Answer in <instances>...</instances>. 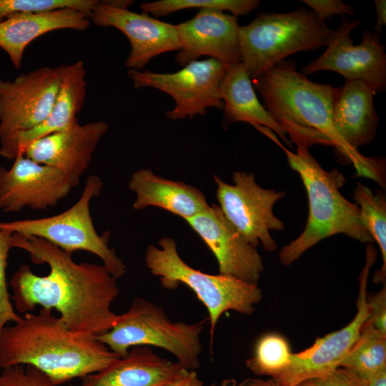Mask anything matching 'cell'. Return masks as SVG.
Returning <instances> with one entry per match:
<instances>
[{"label":"cell","instance_id":"obj_1","mask_svg":"<svg viewBox=\"0 0 386 386\" xmlns=\"http://www.w3.org/2000/svg\"><path fill=\"white\" fill-rule=\"evenodd\" d=\"M14 247L29 253L36 264H47V275L34 274L23 264L14 272L9 285L16 310L28 312L41 305L55 309L71 331L98 336L109 331L118 315L111 308L120 290L104 265L76 263L72 254L41 238L14 233Z\"/></svg>","mask_w":386,"mask_h":386},{"label":"cell","instance_id":"obj_5","mask_svg":"<svg viewBox=\"0 0 386 386\" xmlns=\"http://www.w3.org/2000/svg\"><path fill=\"white\" fill-rule=\"evenodd\" d=\"M159 247L150 244L145 253V264L152 274L159 278L161 285L174 290L181 284L192 290L207 310L211 346L220 317L232 310L245 315L255 311L262 299L256 283L227 274H209L195 269L179 256L177 243L171 238H161Z\"/></svg>","mask_w":386,"mask_h":386},{"label":"cell","instance_id":"obj_2","mask_svg":"<svg viewBox=\"0 0 386 386\" xmlns=\"http://www.w3.org/2000/svg\"><path fill=\"white\" fill-rule=\"evenodd\" d=\"M0 330V367L31 365L56 385L99 372L119 357L96 336L69 330L51 309L26 312Z\"/></svg>","mask_w":386,"mask_h":386},{"label":"cell","instance_id":"obj_4","mask_svg":"<svg viewBox=\"0 0 386 386\" xmlns=\"http://www.w3.org/2000/svg\"><path fill=\"white\" fill-rule=\"evenodd\" d=\"M293 153L277 144L284 150L290 167L297 172L305 187L309 212L302 232L279 252L280 262L288 266L312 246L325 238L344 234L360 242L374 241L363 225L358 206L346 199L340 189L346 179L337 169L325 171L310 154L303 142H295Z\"/></svg>","mask_w":386,"mask_h":386},{"label":"cell","instance_id":"obj_30","mask_svg":"<svg viewBox=\"0 0 386 386\" xmlns=\"http://www.w3.org/2000/svg\"><path fill=\"white\" fill-rule=\"evenodd\" d=\"M14 248V233L4 229L0 230V330L8 322H17L21 316L14 311L9 293L6 268L9 250Z\"/></svg>","mask_w":386,"mask_h":386},{"label":"cell","instance_id":"obj_17","mask_svg":"<svg viewBox=\"0 0 386 386\" xmlns=\"http://www.w3.org/2000/svg\"><path fill=\"white\" fill-rule=\"evenodd\" d=\"M215 257L219 273L257 284L264 270L255 247L227 219L218 205L185 220Z\"/></svg>","mask_w":386,"mask_h":386},{"label":"cell","instance_id":"obj_21","mask_svg":"<svg viewBox=\"0 0 386 386\" xmlns=\"http://www.w3.org/2000/svg\"><path fill=\"white\" fill-rule=\"evenodd\" d=\"M375 94L368 83L359 79H345L342 86L334 87L333 124L344 142L353 150L370 143L375 137L378 124Z\"/></svg>","mask_w":386,"mask_h":386},{"label":"cell","instance_id":"obj_20","mask_svg":"<svg viewBox=\"0 0 386 386\" xmlns=\"http://www.w3.org/2000/svg\"><path fill=\"white\" fill-rule=\"evenodd\" d=\"M86 69L82 61L66 65L58 93L46 118L34 128L0 143V156L14 159L31 142L60 131L78 119L86 96Z\"/></svg>","mask_w":386,"mask_h":386},{"label":"cell","instance_id":"obj_16","mask_svg":"<svg viewBox=\"0 0 386 386\" xmlns=\"http://www.w3.org/2000/svg\"><path fill=\"white\" fill-rule=\"evenodd\" d=\"M181 49L175 61L181 66L209 56L227 67L242 62L240 26L236 16L201 9L189 20L175 25Z\"/></svg>","mask_w":386,"mask_h":386},{"label":"cell","instance_id":"obj_15","mask_svg":"<svg viewBox=\"0 0 386 386\" xmlns=\"http://www.w3.org/2000/svg\"><path fill=\"white\" fill-rule=\"evenodd\" d=\"M9 169L0 166V210L19 212L28 207L46 210L74 188L60 170L18 155Z\"/></svg>","mask_w":386,"mask_h":386},{"label":"cell","instance_id":"obj_35","mask_svg":"<svg viewBox=\"0 0 386 386\" xmlns=\"http://www.w3.org/2000/svg\"><path fill=\"white\" fill-rule=\"evenodd\" d=\"M166 386H205L195 370H187L185 374Z\"/></svg>","mask_w":386,"mask_h":386},{"label":"cell","instance_id":"obj_39","mask_svg":"<svg viewBox=\"0 0 386 386\" xmlns=\"http://www.w3.org/2000/svg\"><path fill=\"white\" fill-rule=\"evenodd\" d=\"M208 386H237V382L234 378H224L219 382V384L214 382Z\"/></svg>","mask_w":386,"mask_h":386},{"label":"cell","instance_id":"obj_13","mask_svg":"<svg viewBox=\"0 0 386 386\" xmlns=\"http://www.w3.org/2000/svg\"><path fill=\"white\" fill-rule=\"evenodd\" d=\"M66 65L44 66L0 80V143L27 132L48 116Z\"/></svg>","mask_w":386,"mask_h":386},{"label":"cell","instance_id":"obj_8","mask_svg":"<svg viewBox=\"0 0 386 386\" xmlns=\"http://www.w3.org/2000/svg\"><path fill=\"white\" fill-rule=\"evenodd\" d=\"M102 187L101 179L90 175L79 199L68 209L47 217L0 221V230L41 238L71 254L77 250L89 252L99 257L104 267L117 279L126 273L127 267L115 249L108 246L110 232L99 235L90 213L91 201L100 194Z\"/></svg>","mask_w":386,"mask_h":386},{"label":"cell","instance_id":"obj_36","mask_svg":"<svg viewBox=\"0 0 386 386\" xmlns=\"http://www.w3.org/2000/svg\"><path fill=\"white\" fill-rule=\"evenodd\" d=\"M374 2L377 15L375 32L380 34L383 26L386 24V1L375 0Z\"/></svg>","mask_w":386,"mask_h":386},{"label":"cell","instance_id":"obj_3","mask_svg":"<svg viewBox=\"0 0 386 386\" xmlns=\"http://www.w3.org/2000/svg\"><path fill=\"white\" fill-rule=\"evenodd\" d=\"M252 80L263 106L289 134L291 142L334 147L353 164L359 176L370 175L372 158L350 149L333 124L332 85L310 80L297 70L292 59L282 61Z\"/></svg>","mask_w":386,"mask_h":386},{"label":"cell","instance_id":"obj_26","mask_svg":"<svg viewBox=\"0 0 386 386\" xmlns=\"http://www.w3.org/2000/svg\"><path fill=\"white\" fill-rule=\"evenodd\" d=\"M340 367L363 378L386 370V332L365 323L360 338Z\"/></svg>","mask_w":386,"mask_h":386},{"label":"cell","instance_id":"obj_27","mask_svg":"<svg viewBox=\"0 0 386 386\" xmlns=\"http://www.w3.org/2000/svg\"><path fill=\"white\" fill-rule=\"evenodd\" d=\"M292 352L288 340L281 334L267 332L257 340L253 355L246 360V367L257 377L274 378L290 365Z\"/></svg>","mask_w":386,"mask_h":386},{"label":"cell","instance_id":"obj_10","mask_svg":"<svg viewBox=\"0 0 386 386\" xmlns=\"http://www.w3.org/2000/svg\"><path fill=\"white\" fill-rule=\"evenodd\" d=\"M216 197L227 219L254 247L260 244L267 252L277 249L270 231L282 230L284 225L273 213V207L284 192L264 189L255 181L253 174L234 172L233 184L213 177Z\"/></svg>","mask_w":386,"mask_h":386},{"label":"cell","instance_id":"obj_31","mask_svg":"<svg viewBox=\"0 0 386 386\" xmlns=\"http://www.w3.org/2000/svg\"><path fill=\"white\" fill-rule=\"evenodd\" d=\"M14 365L2 369L0 386H56L41 372L31 365Z\"/></svg>","mask_w":386,"mask_h":386},{"label":"cell","instance_id":"obj_37","mask_svg":"<svg viewBox=\"0 0 386 386\" xmlns=\"http://www.w3.org/2000/svg\"><path fill=\"white\" fill-rule=\"evenodd\" d=\"M237 386H280L272 378L263 379L261 377H248L241 381Z\"/></svg>","mask_w":386,"mask_h":386},{"label":"cell","instance_id":"obj_11","mask_svg":"<svg viewBox=\"0 0 386 386\" xmlns=\"http://www.w3.org/2000/svg\"><path fill=\"white\" fill-rule=\"evenodd\" d=\"M367 249L365 266L360 277L355 316L344 327L318 337L311 347L293 353L289 367L272 378L280 386H296L305 380L323 376L335 370L360 338L369 317L367 285L370 269L376 257L373 245L368 244Z\"/></svg>","mask_w":386,"mask_h":386},{"label":"cell","instance_id":"obj_29","mask_svg":"<svg viewBox=\"0 0 386 386\" xmlns=\"http://www.w3.org/2000/svg\"><path fill=\"white\" fill-rule=\"evenodd\" d=\"M99 0H0V21L20 13H33L71 8L90 16Z\"/></svg>","mask_w":386,"mask_h":386},{"label":"cell","instance_id":"obj_12","mask_svg":"<svg viewBox=\"0 0 386 386\" xmlns=\"http://www.w3.org/2000/svg\"><path fill=\"white\" fill-rule=\"evenodd\" d=\"M361 21L345 18L334 29L327 49L318 58L301 68L305 76L327 70L340 74L345 79H359L368 83L380 93L386 89L385 47L380 43V34L364 31L362 41L354 45L352 31Z\"/></svg>","mask_w":386,"mask_h":386},{"label":"cell","instance_id":"obj_33","mask_svg":"<svg viewBox=\"0 0 386 386\" xmlns=\"http://www.w3.org/2000/svg\"><path fill=\"white\" fill-rule=\"evenodd\" d=\"M369 317L366 324L372 328L386 332V290L385 285L377 293L367 298Z\"/></svg>","mask_w":386,"mask_h":386},{"label":"cell","instance_id":"obj_38","mask_svg":"<svg viewBox=\"0 0 386 386\" xmlns=\"http://www.w3.org/2000/svg\"><path fill=\"white\" fill-rule=\"evenodd\" d=\"M361 378L362 379L364 386H386V370Z\"/></svg>","mask_w":386,"mask_h":386},{"label":"cell","instance_id":"obj_14","mask_svg":"<svg viewBox=\"0 0 386 386\" xmlns=\"http://www.w3.org/2000/svg\"><path fill=\"white\" fill-rule=\"evenodd\" d=\"M130 0L99 1L89 16L98 26L114 27L129 39L131 50L125 62L129 69L142 70L154 57L172 51H179L176 26L159 21L145 12L128 9Z\"/></svg>","mask_w":386,"mask_h":386},{"label":"cell","instance_id":"obj_24","mask_svg":"<svg viewBox=\"0 0 386 386\" xmlns=\"http://www.w3.org/2000/svg\"><path fill=\"white\" fill-rule=\"evenodd\" d=\"M220 95L224 103L222 126L225 129L238 122H247L254 127L262 126L274 132L290 145L284 129L259 102L251 78L242 62L227 67Z\"/></svg>","mask_w":386,"mask_h":386},{"label":"cell","instance_id":"obj_7","mask_svg":"<svg viewBox=\"0 0 386 386\" xmlns=\"http://www.w3.org/2000/svg\"><path fill=\"white\" fill-rule=\"evenodd\" d=\"M204 322H173L156 304L135 297L114 326L96 338L119 357L133 347L153 346L171 353L185 369L196 370L200 367Z\"/></svg>","mask_w":386,"mask_h":386},{"label":"cell","instance_id":"obj_23","mask_svg":"<svg viewBox=\"0 0 386 386\" xmlns=\"http://www.w3.org/2000/svg\"><path fill=\"white\" fill-rule=\"evenodd\" d=\"M128 187L136 194L133 203L135 210L157 207L186 220L204 212L210 206L198 188L182 181L163 178L149 169L134 172Z\"/></svg>","mask_w":386,"mask_h":386},{"label":"cell","instance_id":"obj_6","mask_svg":"<svg viewBox=\"0 0 386 386\" xmlns=\"http://www.w3.org/2000/svg\"><path fill=\"white\" fill-rule=\"evenodd\" d=\"M333 31L311 9L260 12L240 26L242 64L254 79L288 56L327 46Z\"/></svg>","mask_w":386,"mask_h":386},{"label":"cell","instance_id":"obj_19","mask_svg":"<svg viewBox=\"0 0 386 386\" xmlns=\"http://www.w3.org/2000/svg\"><path fill=\"white\" fill-rule=\"evenodd\" d=\"M187 370L149 347L136 346L103 370L81 378L79 386H166Z\"/></svg>","mask_w":386,"mask_h":386},{"label":"cell","instance_id":"obj_18","mask_svg":"<svg viewBox=\"0 0 386 386\" xmlns=\"http://www.w3.org/2000/svg\"><path fill=\"white\" fill-rule=\"evenodd\" d=\"M107 130L104 121L81 125L77 119L67 127L31 142L22 154L60 170L76 187Z\"/></svg>","mask_w":386,"mask_h":386},{"label":"cell","instance_id":"obj_34","mask_svg":"<svg viewBox=\"0 0 386 386\" xmlns=\"http://www.w3.org/2000/svg\"><path fill=\"white\" fill-rule=\"evenodd\" d=\"M310 9L323 21L335 15H352L355 7L340 0H303Z\"/></svg>","mask_w":386,"mask_h":386},{"label":"cell","instance_id":"obj_32","mask_svg":"<svg viewBox=\"0 0 386 386\" xmlns=\"http://www.w3.org/2000/svg\"><path fill=\"white\" fill-rule=\"evenodd\" d=\"M296 386H364L362 379L354 372L339 367L320 377L305 380Z\"/></svg>","mask_w":386,"mask_h":386},{"label":"cell","instance_id":"obj_25","mask_svg":"<svg viewBox=\"0 0 386 386\" xmlns=\"http://www.w3.org/2000/svg\"><path fill=\"white\" fill-rule=\"evenodd\" d=\"M353 199L358 206L363 225L380 247L382 266L373 277L375 283H384L386 278V199L383 192H376L361 183L354 190Z\"/></svg>","mask_w":386,"mask_h":386},{"label":"cell","instance_id":"obj_22","mask_svg":"<svg viewBox=\"0 0 386 386\" xmlns=\"http://www.w3.org/2000/svg\"><path fill=\"white\" fill-rule=\"evenodd\" d=\"M90 23L87 14L71 8L16 14L0 21V48L18 69L25 49L34 39L59 29L84 31Z\"/></svg>","mask_w":386,"mask_h":386},{"label":"cell","instance_id":"obj_9","mask_svg":"<svg viewBox=\"0 0 386 386\" xmlns=\"http://www.w3.org/2000/svg\"><path fill=\"white\" fill-rule=\"evenodd\" d=\"M227 66L214 59L192 61L173 73L129 69L136 89L151 87L170 96L175 106L166 116L172 120L204 115L208 108L223 110L221 84Z\"/></svg>","mask_w":386,"mask_h":386},{"label":"cell","instance_id":"obj_28","mask_svg":"<svg viewBox=\"0 0 386 386\" xmlns=\"http://www.w3.org/2000/svg\"><path fill=\"white\" fill-rule=\"evenodd\" d=\"M260 4L258 0H159L140 4L142 11L154 16H166L186 9L228 11L234 16L247 15Z\"/></svg>","mask_w":386,"mask_h":386}]
</instances>
